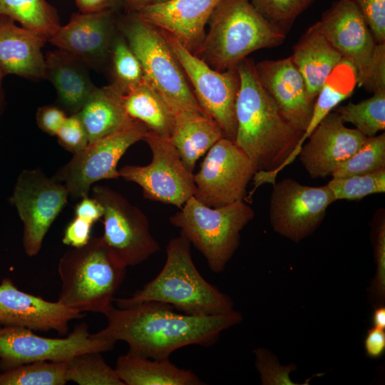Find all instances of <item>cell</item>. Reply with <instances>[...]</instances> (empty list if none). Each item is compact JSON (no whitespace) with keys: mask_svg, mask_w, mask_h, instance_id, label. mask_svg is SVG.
<instances>
[{"mask_svg":"<svg viewBox=\"0 0 385 385\" xmlns=\"http://www.w3.org/2000/svg\"><path fill=\"white\" fill-rule=\"evenodd\" d=\"M117 29L140 63L146 81L165 99L205 115L170 45L158 28L125 13Z\"/></svg>","mask_w":385,"mask_h":385,"instance_id":"cell-7","label":"cell"},{"mask_svg":"<svg viewBox=\"0 0 385 385\" xmlns=\"http://www.w3.org/2000/svg\"><path fill=\"white\" fill-rule=\"evenodd\" d=\"M68 195L62 183L48 178L39 168L20 173L9 201L23 222L22 242L27 256L38 255L48 230L66 205Z\"/></svg>","mask_w":385,"mask_h":385,"instance_id":"cell-13","label":"cell"},{"mask_svg":"<svg viewBox=\"0 0 385 385\" xmlns=\"http://www.w3.org/2000/svg\"><path fill=\"white\" fill-rule=\"evenodd\" d=\"M257 11L286 35L315 0H250Z\"/></svg>","mask_w":385,"mask_h":385,"instance_id":"cell-37","label":"cell"},{"mask_svg":"<svg viewBox=\"0 0 385 385\" xmlns=\"http://www.w3.org/2000/svg\"><path fill=\"white\" fill-rule=\"evenodd\" d=\"M254 217L253 209L244 200L211 207L192 196L169 220L202 253L209 269L217 274L234 255L240 232Z\"/></svg>","mask_w":385,"mask_h":385,"instance_id":"cell-6","label":"cell"},{"mask_svg":"<svg viewBox=\"0 0 385 385\" xmlns=\"http://www.w3.org/2000/svg\"><path fill=\"white\" fill-rule=\"evenodd\" d=\"M220 1L166 0L132 14L172 35L187 50L198 56L206 35L205 26Z\"/></svg>","mask_w":385,"mask_h":385,"instance_id":"cell-21","label":"cell"},{"mask_svg":"<svg viewBox=\"0 0 385 385\" xmlns=\"http://www.w3.org/2000/svg\"><path fill=\"white\" fill-rule=\"evenodd\" d=\"M256 368L260 374L262 384H296L289 377L292 365L282 366L267 350L259 348L254 351Z\"/></svg>","mask_w":385,"mask_h":385,"instance_id":"cell-38","label":"cell"},{"mask_svg":"<svg viewBox=\"0 0 385 385\" xmlns=\"http://www.w3.org/2000/svg\"><path fill=\"white\" fill-rule=\"evenodd\" d=\"M68 360L39 361L0 373V385H64Z\"/></svg>","mask_w":385,"mask_h":385,"instance_id":"cell-32","label":"cell"},{"mask_svg":"<svg viewBox=\"0 0 385 385\" xmlns=\"http://www.w3.org/2000/svg\"><path fill=\"white\" fill-rule=\"evenodd\" d=\"M290 57L314 101L328 76L343 59L322 32L318 21L300 37Z\"/></svg>","mask_w":385,"mask_h":385,"instance_id":"cell-24","label":"cell"},{"mask_svg":"<svg viewBox=\"0 0 385 385\" xmlns=\"http://www.w3.org/2000/svg\"><path fill=\"white\" fill-rule=\"evenodd\" d=\"M356 73L351 63L342 61L334 68L322 86L314 104L310 122L284 166L291 164L318 124L339 104L351 96L356 84Z\"/></svg>","mask_w":385,"mask_h":385,"instance_id":"cell-29","label":"cell"},{"mask_svg":"<svg viewBox=\"0 0 385 385\" xmlns=\"http://www.w3.org/2000/svg\"><path fill=\"white\" fill-rule=\"evenodd\" d=\"M46 41L0 15V68L4 76L14 74L32 79L46 77L41 48Z\"/></svg>","mask_w":385,"mask_h":385,"instance_id":"cell-22","label":"cell"},{"mask_svg":"<svg viewBox=\"0 0 385 385\" xmlns=\"http://www.w3.org/2000/svg\"><path fill=\"white\" fill-rule=\"evenodd\" d=\"M373 324L374 327L385 329V307H379L375 309L373 313Z\"/></svg>","mask_w":385,"mask_h":385,"instance_id":"cell-48","label":"cell"},{"mask_svg":"<svg viewBox=\"0 0 385 385\" xmlns=\"http://www.w3.org/2000/svg\"><path fill=\"white\" fill-rule=\"evenodd\" d=\"M93 225L89 222L75 216L67 225L62 241L64 245L73 247H80L90 240Z\"/></svg>","mask_w":385,"mask_h":385,"instance_id":"cell-42","label":"cell"},{"mask_svg":"<svg viewBox=\"0 0 385 385\" xmlns=\"http://www.w3.org/2000/svg\"><path fill=\"white\" fill-rule=\"evenodd\" d=\"M256 171L235 142L222 137L206 153L200 170L194 175V196L211 207L244 200Z\"/></svg>","mask_w":385,"mask_h":385,"instance_id":"cell-15","label":"cell"},{"mask_svg":"<svg viewBox=\"0 0 385 385\" xmlns=\"http://www.w3.org/2000/svg\"><path fill=\"white\" fill-rule=\"evenodd\" d=\"M76 113L84 125L88 143L138 122L128 115L119 93L110 85L97 88Z\"/></svg>","mask_w":385,"mask_h":385,"instance_id":"cell-27","label":"cell"},{"mask_svg":"<svg viewBox=\"0 0 385 385\" xmlns=\"http://www.w3.org/2000/svg\"><path fill=\"white\" fill-rule=\"evenodd\" d=\"M4 76L1 71V69L0 68V85H2V80L4 78Z\"/></svg>","mask_w":385,"mask_h":385,"instance_id":"cell-50","label":"cell"},{"mask_svg":"<svg viewBox=\"0 0 385 385\" xmlns=\"http://www.w3.org/2000/svg\"><path fill=\"white\" fill-rule=\"evenodd\" d=\"M385 168V133L366 137L361 147L332 173V178L364 175Z\"/></svg>","mask_w":385,"mask_h":385,"instance_id":"cell-35","label":"cell"},{"mask_svg":"<svg viewBox=\"0 0 385 385\" xmlns=\"http://www.w3.org/2000/svg\"><path fill=\"white\" fill-rule=\"evenodd\" d=\"M168 103L173 116L170 139L183 165L192 173L197 161L224 137L223 133L215 121L206 115Z\"/></svg>","mask_w":385,"mask_h":385,"instance_id":"cell-23","label":"cell"},{"mask_svg":"<svg viewBox=\"0 0 385 385\" xmlns=\"http://www.w3.org/2000/svg\"><path fill=\"white\" fill-rule=\"evenodd\" d=\"M143 140L151 150L150 163L125 165L118 170L120 177L138 184L146 199L180 209L195 195L194 174L183 165L170 138L148 131Z\"/></svg>","mask_w":385,"mask_h":385,"instance_id":"cell-11","label":"cell"},{"mask_svg":"<svg viewBox=\"0 0 385 385\" xmlns=\"http://www.w3.org/2000/svg\"><path fill=\"white\" fill-rule=\"evenodd\" d=\"M46 77L55 86L61 103L78 113L97 88L79 59L61 49L48 52L45 57Z\"/></svg>","mask_w":385,"mask_h":385,"instance_id":"cell-25","label":"cell"},{"mask_svg":"<svg viewBox=\"0 0 385 385\" xmlns=\"http://www.w3.org/2000/svg\"><path fill=\"white\" fill-rule=\"evenodd\" d=\"M66 118L64 112L55 106H43L36 112L38 127L51 135H56Z\"/></svg>","mask_w":385,"mask_h":385,"instance_id":"cell-43","label":"cell"},{"mask_svg":"<svg viewBox=\"0 0 385 385\" xmlns=\"http://www.w3.org/2000/svg\"><path fill=\"white\" fill-rule=\"evenodd\" d=\"M130 117L143 124L153 133L170 138L173 130V116L165 98L145 78L119 93Z\"/></svg>","mask_w":385,"mask_h":385,"instance_id":"cell-28","label":"cell"},{"mask_svg":"<svg viewBox=\"0 0 385 385\" xmlns=\"http://www.w3.org/2000/svg\"><path fill=\"white\" fill-rule=\"evenodd\" d=\"M190 245L182 235L172 238L167 245L166 260L160 272L130 297L115 298L118 307L155 301L194 316L232 312L233 302L230 297L205 280L196 268Z\"/></svg>","mask_w":385,"mask_h":385,"instance_id":"cell-3","label":"cell"},{"mask_svg":"<svg viewBox=\"0 0 385 385\" xmlns=\"http://www.w3.org/2000/svg\"><path fill=\"white\" fill-rule=\"evenodd\" d=\"M66 379L79 385H125L98 351L85 352L68 359Z\"/></svg>","mask_w":385,"mask_h":385,"instance_id":"cell-33","label":"cell"},{"mask_svg":"<svg viewBox=\"0 0 385 385\" xmlns=\"http://www.w3.org/2000/svg\"><path fill=\"white\" fill-rule=\"evenodd\" d=\"M126 269L113 258L101 237H91L86 245L73 247L60 258L58 302L82 313L103 314L113 304Z\"/></svg>","mask_w":385,"mask_h":385,"instance_id":"cell-5","label":"cell"},{"mask_svg":"<svg viewBox=\"0 0 385 385\" xmlns=\"http://www.w3.org/2000/svg\"><path fill=\"white\" fill-rule=\"evenodd\" d=\"M364 347L366 354L371 358L381 356L385 351L384 329L376 327L368 330L364 339Z\"/></svg>","mask_w":385,"mask_h":385,"instance_id":"cell-45","label":"cell"},{"mask_svg":"<svg viewBox=\"0 0 385 385\" xmlns=\"http://www.w3.org/2000/svg\"><path fill=\"white\" fill-rule=\"evenodd\" d=\"M75 216L81 217L92 225L103 217L104 210L102 205L95 198L86 196L75 207Z\"/></svg>","mask_w":385,"mask_h":385,"instance_id":"cell-44","label":"cell"},{"mask_svg":"<svg viewBox=\"0 0 385 385\" xmlns=\"http://www.w3.org/2000/svg\"><path fill=\"white\" fill-rule=\"evenodd\" d=\"M3 102H4V94H3V91H2V85H0V113L2 110Z\"/></svg>","mask_w":385,"mask_h":385,"instance_id":"cell-49","label":"cell"},{"mask_svg":"<svg viewBox=\"0 0 385 385\" xmlns=\"http://www.w3.org/2000/svg\"><path fill=\"white\" fill-rule=\"evenodd\" d=\"M255 65L252 59L245 58L237 66L240 88L235 103L234 142L257 170L249 197L260 185L275 182L303 134L282 117L261 85Z\"/></svg>","mask_w":385,"mask_h":385,"instance_id":"cell-2","label":"cell"},{"mask_svg":"<svg viewBox=\"0 0 385 385\" xmlns=\"http://www.w3.org/2000/svg\"><path fill=\"white\" fill-rule=\"evenodd\" d=\"M255 67L261 85L282 117L294 128L304 133L310 122L314 101L291 57L262 61Z\"/></svg>","mask_w":385,"mask_h":385,"instance_id":"cell-20","label":"cell"},{"mask_svg":"<svg viewBox=\"0 0 385 385\" xmlns=\"http://www.w3.org/2000/svg\"><path fill=\"white\" fill-rule=\"evenodd\" d=\"M91 190L92 197L104 210L102 240L117 262L125 267L135 266L160 250L140 208L108 186L95 185Z\"/></svg>","mask_w":385,"mask_h":385,"instance_id":"cell-9","label":"cell"},{"mask_svg":"<svg viewBox=\"0 0 385 385\" xmlns=\"http://www.w3.org/2000/svg\"><path fill=\"white\" fill-rule=\"evenodd\" d=\"M344 123H350L366 137L385 130V89L357 103L337 106L334 110Z\"/></svg>","mask_w":385,"mask_h":385,"instance_id":"cell-31","label":"cell"},{"mask_svg":"<svg viewBox=\"0 0 385 385\" xmlns=\"http://www.w3.org/2000/svg\"><path fill=\"white\" fill-rule=\"evenodd\" d=\"M84 315L59 302H50L20 290L9 278L0 283V325L19 327L33 331H56L64 336L68 323Z\"/></svg>","mask_w":385,"mask_h":385,"instance_id":"cell-18","label":"cell"},{"mask_svg":"<svg viewBox=\"0 0 385 385\" xmlns=\"http://www.w3.org/2000/svg\"><path fill=\"white\" fill-rule=\"evenodd\" d=\"M80 12L117 11L123 8V0H75Z\"/></svg>","mask_w":385,"mask_h":385,"instance_id":"cell-46","label":"cell"},{"mask_svg":"<svg viewBox=\"0 0 385 385\" xmlns=\"http://www.w3.org/2000/svg\"><path fill=\"white\" fill-rule=\"evenodd\" d=\"M115 11L74 13L48 40L87 66H98L110 56L116 19Z\"/></svg>","mask_w":385,"mask_h":385,"instance_id":"cell-19","label":"cell"},{"mask_svg":"<svg viewBox=\"0 0 385 385\" xmlns=\"http://www.w3.org/2000/svg\"><path fill=\"white\" fill-rule=\"evenodd\" d=\"M56 135L59 143L73 154L88 144L86 129L77 113L66 118Z\"/></svg>","mask_w":385,"mask_h":385,"instance_id":"cell-41","label":"cell"},{"mask_svg":"<svg viewBox=\"0 0 385 385\" xmlns=\"http://www.w3.org/2000/svg\"><path fill=\"white\" fill-rule=\"evenodd\" d=\"M166 0H123V9L125 13H133L138 9L151 4Z\"/></svg>","mask_w":385,"mask_h":385,"instance_id":"cell-47","label":"cell"},{"mask_svg":"<svg viewBox=\"0 0 385 385\" xmlns=\"http://www.w3.org/2000/svg\"><path fill=\"white\" fill-rule=\"evenodd\" d=\"M344 123L332 111L314 128L307 143L302 145L297 156L312 178L332 176L364 143L366 136Z\"/></svg>","mask_w":385,"mask_h":385,"instance_id":"cell-17","label":"cell"},{"mask_svg":"<svg viewBox=\"0 0 385 385\" xmlns=\"http://www.w3.org/2000/svg\"><path fill=\"white\" fill-rule=\"evenodd\" d=\"M140 123L114 132L88 144L52 177L62 183L74 198L88 196L91 185L99 180L120 178L118 163L126 150L143 140L148 132Z\"/></svg>","mask_w":385,"mask_h":385,"instance_id":"cell-14","label":"cell"},{"mask_svg":"<svg viewBox=\"0 0 385 385\" xmlns=\"http://www.w3.org/2000/svg\"><path fill=\"white\" fill-rule=\"evenodd\" d=\"M270 200L269 215L273 230L298 242L311 235L337 200L327 185L313 187L292 178L274 182Z\"/></svg>","mask_w":385,"mask_h":385,"instance_id":"cell-16","label":"cell"},{"mask_svg":"<svg viewBox=\"0 0 385 385\" xmlns=\"http://www.w3.org/2000/svg\"><path fill=\"white\" fill-rule=\"evenodd\" d=\"M116 342L97 338L85 322L76 324L67 337L49 338L33 330L19 327H0V369L39 361H66L80 354L105 352L113 349Z\"/></svg>","mask_w":385,"mask_h":385,"instance_id":"cell-10","label":"cell"},{"mask_svg":"<svg viewBox=\"0 0 385 385\" xmlns=\"http://www.w3.org/2000/svg\"><path fill=\"white\" fill-rule=\"evenodd\" d=\"M107 324L95 337L123 341L129 351L155 359H168L173 351L190 345L209 346L221 332L238 323L236 311L194 316L176 312L166 303L146 301L125 307L112 304L103 314Z\"/></svg>","mask_w":385,"mask_h":385,"instance_id":"cell-1","label":"cell"},{"mask_svg":"<svg viewBox=\"0 0 385 385\" xmlns=\"http://www.w3.org/2000/svg\"><path fill=\"white\" fill-rule=\"evenodd\" d=\"M374 233V257L376 272L372 284V289L376 297L384 298L385 294V219L384 209L375 216Z\"/></svg>","mask_w":385,"mask_h":385,"instance_id":"cell-39","label":"cell"},{"mask_svg":"<svg viewBox=\"0 0 385 385\" xmlns=\"http://www.w3.org/2000/svg\"><path fill=\"white\" fill-rule=\"evenodd\" d=\"M359 11L378 43H385V0H349Z\"/></svg>","mask_w":385,"mask_h":385,"instance_id":"cell-40","label":"cell"},{"mask_svg":"<svg viewBox=\"0 0 385 385\" xmlns=\"http://www.w3.org/2000/svg\"><path fill=\"white\" fill-rule=\"evenodd\" d=\"M207 24L208 31L197 56L219 71L237 67L255 51L279 46L287 36L250 0H221Z\"/></svg>","mask_w":385,"mask_h":385,"instance_id":"cell-4","label":"cell"},{"mask_svg":"<svg viewBox=\"0 0 385 385\" xmlns=\"http://www.w3.org/2000/svg\"><path fill=\"white\" fill-rule=\"evenodd\" d=\"M0 15L47 41L61 26L56 9L46 0H0Z\"/></svg>","mask_w":385,"mask_h":385,"instance_id":"cell-30","label":"cell"},{"mask_svg":"<svg viewBox=\"0 0 385 385\" xmlns=\"http://www.w3.org/2000/svg\"><path fill=\"white\" fill-rule=\"evenodd\" d=\"M115 370L125 385H202L193 371L178 367L170 358L155 359L130 351L119 356Z\"/></svg>","mask_w":385,"mask_h":385,"instance_id":"cell-26","label":"cell"},{"mask_svg":"<svg viewBox=\"0 0 385 385\" xmlns=\"http://www.w3.org/2000/svg\"><path fill=\"white\" fill-rule=\"evenodd\" d=\"M337 200H359L364 197L385 192V168L344 178H332L327 184Z\"/></svg>","mask_w":385,"mask_h":385,"instance_id":"cell-36","label":"cell"},{"mask_svg":"<svg viewBox=\"0 0 385 385\" xmlns=\"http://www.w3.org/2000/svg\"><path fill=\"white\" fill-rule=\"evenodd\" d=\"M109 57L113 78L110 86L119 93H124L144 80L140 63L122 34H115Z\"/></svg>","mask_w":385,"mask_h":385,"instance_id":"cell-34","label":"cell"},{"mask_svg":"<svg viewBox=\"0 0 385 385\" xmlns=\"http://www.w3.org/2000/svg\"><path fill=\"white\" fill-rule=\"evenodd\" d=\"M342 58L354 66L356 83L369 92L385 89V43H378L356 6L334 1L318 21Z\"/></svg>","mask_w":385,"mask_h":385,"instance_id":"cell-8","label":"cell"},{"mask_svg":"<svg viewBox=\"0 0 385 385\" xmlns=\"http://www.w3.org/2000/svg\"><path fill=\"white\" fill-rule=\"evenodd\" d=\"M160 31L177 56L202 111L219 125L225 138L234 141L235 103L240 88L237 67L217 71L187 50L174 36Z\"/></svg>","mask_w":385,"mask_h":385,"instance_id":"cell-12","label":"cell"}]
</instances>
